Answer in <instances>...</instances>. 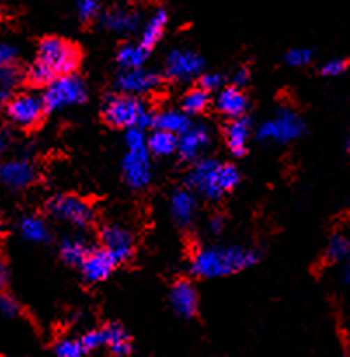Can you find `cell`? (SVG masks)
I'll list each match as a JSON object with an SVG mask.
<instances>
[{"mask_svg": "<svg viewBox=\"0 0 350 357\" xmlns=\"http://www.w3.org/2000/svg\"><path fill=\"white\" fill-rule=\"evenodd\" d=\"M160 79L153 70H124L121 75L117 77V87L121 94H128V96H142V94L152 93L157 86H159Z\"/></svg>", "mask_w": 350, "mask_h": 357, "instance_id": "7c38bea8", "label": "cell"}, {"mask_svg": "<svg viewBox=\"0 0 350 357\" xmlns=\"http://www.w3.org/2000/svg\"><path fill=\"white\" fill-rule=\"evenodd\" d=\"M56 357H84L87 354L80 338H63L54 345Z\"/></svg>", "mask_w": 350, "mask_h": 357, "instance_id": "f546056e", "label": "cell"}, {"mask_svg": "<svg viewBox=\"0 0 350 357\" xmlns=\"http://www.w3.org/2000/svg\"><path fill=\"white\" fill-rule=\"evenodd\" d=\"M314 52L307 47H295L291 51H288L286 54V61L291 66H305L312 61Z\"/></svg>", "mask_w": 350, "mask_h": 357, "instance_id": "1f68e13d", "label": "cell"}, {"mask_svg": "<svg viewBox=\"0 0 350 357\" xmlns=\"http://www.w3.org/2000/svg\"><path fill=\"white\" fill-rule=\"evenodd\" d=\"M344 281L350 286V261H349L347 267H345V271H344Z\"/></svg>", "mask_w": 350, "mask_h": 357, "instance_id": "f6af8a7d", "label": "cell"}, {"mask_svg": "<svg viewBox=\"0 0 350 357\" xmlns=\"http://www.w3.org/2000/svg\"><path fill=\"white\" fill-rule=\"evenodd\" d=\"M103 117L114 128L125 129H145L153 121L145 101L135 96H128V94L108 96L103 105Z\"/></svg>", "mask_w": 350, "mask_h": 357, "instance_id": "3957f363", "label": "cell"}, {"mask_svg": "<svg viewBox=\"0 0 350 357\" xmlns=\"http://www.w3.org/2000/svg\"><path fill=\"white\" fill-rule=\"evenodd\" d=\"M232 80H234V84H236L237 89H241V87L246 86L248 80H250V72H248L246 68H239L236 73H234Z\"/></svg>", "mask_w": 350, "mask_h": 357, "instance_id": "ab89813d", "label": "cell"}, {"mask_svg": "<svg viewBox=\"0 0 350 357\" xmlns=\"http://www.w3.org/2000/svg\"><path fill=\"white\" fill-rule=\"evenodd\" d=\"M6 143H7V135H6V131L2 129V126H0V150L6 146Z\"/></svg>", "mask_w": 350, "mask_h": 357, "instance_id": "ee69618b", "label": "cell"}, {"mask_svg": "<svg viewBox=\"0 0 350 357\" xmlns=\"http://www.w3.org/2000/svg\"><path fill=\"white\" fill-rule=\"evenodd\" d=\"M101 248L115 258L117 264H124L135 253V239L129 230L121 225H107L101 230Z\"/></svg>", "mask_w": 350, "mask_h": 357, "instance_id": "8fae6325", "label": "cell"}, {"mask_svg": "<svg viewBox=\"0 0 350 357\" xmlns=\"http://www.w3.org/2000/svg\"><path fill=\"white\" fill-rule=\"evenodd\" d=\"M146 143H149L150 152L159 157H167L178 150V136L166 131H159V129H155L146 138Z\"/></svg>", "mask_w": 350, "mask_h": 357, "instance_id": "4316f807", "label": "cell"}, {"mask_svg": "<svg viewBox=\"0 0 350 357\" xmlns=\"http://www.w3.org/2000/svg\"><path fill=\"white\" fill-rule=\"evenodd\" d=\"M89 253V244L82 237H68L59 244V255H61L63 261H66L68 265H82Z\"/></svg>", "mask_w": 350, "mask_h": 357, "instance_id": "cb8c5ba5", "label": "cell"}, {"mask_svg": "<svg viewBox=\"0 0 350 357\" xmlns=\"http://www.w3.org/2000/svg\"><path fill=\"white\" fill-rule=\"evenodd\" d=\"M166 24H167V10L162 9V7H159V9L150 16V20L146 21L145 26H143L139 44H142L146 51H150V49L159 42V38L162 37Z\"/></svg>", "mask_w": 350, "mask_h": 357, "instance_id": "7402d4cb", "label": "cell"}, {"mask_svg": "<svg viewBox=\"0 0 350 357\" xmlns=\"http://www.w3.org/2000/svg\"><path fill=\"white\" fill-rule=\"evenodd\" d=\"M241 174L236 166L216 159H201L188 173V185L209 201H218L239 185Z\"/></svg>", "mask_w": 350, "mask_h": 357, "instance_id": "7a4b0ae2", "label": "cell"}, {"mask_svg": "<svg viewBox=\"0 0 350 357\" xmlns=\"http://www.w3.org/2000/svg\"><path fill=\"white\" fill-rule=\"evenodd\" d=\"M20 232L30 243H45L49 241L47 223L40 216L28 215L20 222Z\"/></svg>", "mask_w": 350, "mask_h": 357, "instance_id": "484cf974", "label": "cell"}, {"mask_svg": "<svg viewBox=\"0 0 350 357\" xmlns=\"http://www.w3.org/2000/svg\"><path fill=\"white\" fill-rule=\"evenodd\" d=\"M209 131L204 126H192L187 132L178 136V150L183 160L197 159L199 153L208 146Z\"/></svg>", "mask_w": 350, "mask_h": 357, "instance_id": "2e32d148", "label": "cell"}, {"mask_svg": "<svg viewBox=\"0 0 350 357\" xmlns=\"http://www.w3.org/2000/svg\"><path fill=\"white\" fill-rule=\"evenodd\" d=\"M87 89L82 80L77 75L56 77L47 87H44L42 100H44L45 112H58L61 108L72 107L86 101Z\"/></svg>", "mask_w": 350, "mask_h": 357, "instance_id": "5b68a950", "label": "cell"}, {"mask_svg": "<svg viewBox=\"0 0 350 357\" xmlns=\"http://www.w3.org/2000/svg\"><path fill=\"white\" fill-rule=\"evenodd\" d=\"M216 108H218L223 115H227V117L239 119L246 115L248 100L246 96H244L243 91L237 89L236 86H230L218 93V98H216Z\"/></svg>", "mask_w": 350, "mask_h": 357, "instance_id": "ffe728a7", "label": "cell"}, {"mask_svg": "<svg viewBox=\"0 0 350 357\" xmlns=\"http://www.w3.org/2000/svg\"><path fill=\"white\" fill-rule=\"evenodd\" d=\"M117 265L119 264L115 261V258L108 251H105L103 248H98V250H91V253L87 255L80 268H82L86 281L101 282L110 278V274Z\"/></svg>", "mask_w": 350, "mask_h": 357, "instance_id": "5bb4252c", "label": "cell"}, {"mask_svg": "<svg viewBox=\"0 0 350 357\" xmlns=\"http://www.w3.org/2000/svg\"><path fill=\"white\" fill-rule=\"evenodd\" d=\"M152 124L155 126V129H159V131L171 132V135L174 136H181L183 132H187L188 129L192 128L188 115L180 110L160 112V114H157L155 117H153Z\"/></svg>", "mask_w": 350, "mask_h": 357, "instance_id": "44dd1931", "label": "cell"}, {"mask_svg": "<svg viewBox=\"0 0 350 357\" xmlns=\"http://www.w3.org/2000/svg\"><path fill=\"white\" fill-rule=\"evenodd\" d=\"M303 131H305V124H303L302 117L291 108H281L275 114V117L268 119L267 122L260 126L258 138L264 139V142L288 143L300 138Z\"/></svg>", "mask_w": 350, "mask_h": 357, "instance_id": "8992f818", "label": "cell"}, {"mask_svg": "<svg viewBox=\"0 0 350 357\" xmlns=\"http://www.w3.org/2000/svg\"><path fill=\"white\" fill-rule=\"evenodd\" d=\"M9 100H10V94H9V91H7V89H3V87H0V105H3V103H9Z\"/></svg>", "mask_w": 350, "mask_h": 357, "instance_id": "7bdbcfd3", "label": "cell"}, {"mask_svg": "<svg viewBox=\"0 0 350 357\" xmlns=\"http://www.w3.org/2000/svg\"><path fill=\"white\" fill-rule=\"evenodd\" d=\"M199 84H201L199 86L201 89H204L206 93H211V91H218L223 86V77L218 73H204V75H201Z\"/></svg>", "mask_w": 350, "mask_h": 357, "instance_id": "8d00e7d4", "label": "cell"}, {"mask_svg": "<svg viewBox=\"0 0 350 357\" xmlns=\"http://www.w3.org/2000/svg\"><path fill=\"white\" fill-rule=\"evenodd\" d=\"M122 171L128 185L136 190L149 187L152 181V162H150L149 146L142 149H128L122 160Z\"/></svg>", "mask_w": 350, "mask_h": 357, "instance_id": "9c48e42d", "label": "cell"}, {"mask_svg": "<svg viewBox=\"0 0 350 357\" xmlns=\"http://www.w3.org/2000/svg\"><path fill=\"white\" fill-rule=\"evenodd\" d=\"M251 135V121L244 115V117L232 119L227 126L225 138L229 150L236 157H243L246 153L248 142H250Z\"/></svg>", "mask_w": 350, "mask_h": 357, "instance_id": "d6986e66", "label": "cell"}, {"mask_svg": "<svg viewBox=\"0 0 350 357\" xmlns=\"http://www.w3.org/2000/svg\"><path fill=\"white\" fill-rule=\"evenodd\" d=\"M80 340H82V345H84V347H86L87 352L96 351V349L103 347V345H105V331H103V328H100V330L87 331V333L84 335V337L80 338Z\"/></svg>", "mask_w": 350, "mask_h": 357, "instance_id": "836d02e7", "label": "cell"}, {"mask_svg": "<svg viewBox=\"0 0 350 357\" xmlns=\"http://www.w3.org/2000/svg\"><path fill=\"white\" fill-rule=\"evenodd\" d=\"M16 54H17L16 47L0 42V66L10 65V63L14 61V58H16Z\"/></svg>", "mask_w": 350, "mask_h": 357, "instance_id": "f35d334b", "label": "cell"}, {"mask_svg": "<svg viewBox=\"0 0 350 357\" xmlns=\"http://www.w3.org/2000/svg\"><path fill=\"white\" fill-rule=\"evenodd\" d=\"M105 331V345L108 351L117 357H124L131 352V338L128 331L119 324H108L103 328Z\"/></svg>", "mask_w": 350, "mask_h": 357, "instance_id": "603a6c76", "label": "cell"}, {"mask_svg": "<svg viewBox=\"0 0 350 357\" xmlns=\"http://www.w3.org/2000/svg\"><path fill=\"white\" fill-rule=\"evenodd\" d=\"M20 70H17V66H14L13 63H10V65L0 66V86H2L3 89L9 91L10 87H14L20 82Z\"/></svg>", "mask_w": 350, "mask_h": 357, "instance_id": "d6a6232c", "label": "cell"}, {"mask_svg": "<svg viewBox=\"0 0 350 357\" xmlns=\"http://www.w3.org/2000/svg\"><path fill=\"white\" fill-rule=\"evenodd\" d=\"M345 70H347V61L342 58H333V59H330V61L324 63L323 68H321V72H323V75H326V77H338V75H342Z\"/></svg>", "mask_w": 350, "mask_h": 357, "instance_id": "d590c367", "label": "cell"}, {"mask_svg": "<svg viewBox=\"0 0 350 357\" xmlns=\"http://www.w3.org/2000/svg\"><path fill=\"white\" fill-rule=\"evenodd\" d=\"M0 314L6 317L20 316V305L16 300L9 295H0Z\"/></svg>", "mask_w": 350, "mask_h": 357, "instance_id": "74e56055", "label": "cell"}, {"mask_svg": "<svg viewBox=\"0 0 350 357\" xmlns=\"http://www.w3.org/2000/svg\"><path fill=\"white\" fill-rule=\"evenodd\" d=\"M45 114L44 100L35 93H21L10 98L7 103V117L17 128H35Z\"/></svg>", "mask_w": 350, "mask_h": 357, "instance_id": "ba28073f", "label": "cell"}, {"mask_svg": "<svg viewBox=\"0 0 350 357\" xmlns=\"http://www.w3.org/2000/svg\"><path fill=\"white\" fill-rule=\"evenodd\" d=\"M169 206L171 215H173V220L178 225H190L195 216V211H197V201H195V195L190 190L178 188L176 192H173Z\"/></svg>", "mask_w": 350, "mask_h": 357, "instance_id": "ac0fdd59", "label": "cell"}, {"mask_svg": "<svg viewBox=\"0 0 350 357\" xmlns=\"http://www.w3.org/2000/svg\"><path fill=\"white\" fill-rule=\"evenodd\" d=\"M349 152H350V138H349Z\"/></svg>", "mask_w": 350, "mask_h": 357, "instance_id": "bcb514c9", "label": "cell"}, {"mask_svg": "<svg viewBox=\"0 0 350 357\" xmlns=\"http://www.w3.org/2000/svg\"><path fill=\"white\" fill-rule=\"evenodd\" d=\"M35 178V167L26 159H13L0 164V181L13 190L28 187Z\"/></svg>", "mask_w": 350, "mask_h": 357, "instance_id": "4fadbf2b", "label": "cell"}, {"mask_svg": "<svg viewBox=\"0 0 350 357\" xmlns=\"http://www.w3.org/2000/svg\"><path fill=\"white\" fill-rule=\"evenodd\" d=\"M7 279H9V271H7L6 264L0 260V288H3L7 284Z\"/></svg>", "mask_w": 350, "mask_h": 357, "instance_id": "b9f144b4", "label": "cell"}, {"mask_svg": "<svg viewBox=\"0 0 350 357\" xmlns=\"http://www.w3.org/2000/svg\"><path fill=\"white\" fill-rule=\"evenodd\" d=\"M202 68H204V59L197 52L188 51V49L171 51L166 59V75L171 80H178V82L201 75Z\"/></svg>", "mask_w": 350, "mask_h": 357, "instance_id": "30bf717a", "label": "cell"}, {"mask_svg": "<svg viewBox=\"0 0 350 357\" xmlns=\"http://www.w3.org/2000/svg\"><path fill=\"white\" fill-rule=\"evenodd\" d=\"M328 260L331 261H350V241L344 236H333L328 243Z\"/></svg>", "mask_w": 350, "mask_h": 357, "instance_id": "f1b7e54d", "label": "cell"}, {"mask_svg": "<svg viewBox=\"0 0 350 357\" xmlns=\"http://www.w3.org/2000/svg\"><path fill=\"white\" fill-rule=\"evenodd\" d=\"M349 352H350V351H349Z\"/></svg>", "mask_w": 350, "mask_h": 357, "instance_id": "7dc6e473", "label": "cell"}, {"mask_svg": "<svg viewBox=\"0 0 350 357\" xmlns=\"http://www.w3.org/2000/svg\"><path fill=\"white\" fill-rule=\"evenodd\" d=\"M101 6L94 0H84V2L77 3V13H79V17L82 21H91L100 14Z\"/></svg>", "mask_w": 350, "mask_h": 357, "instance_id": "e575fe53", "label": "cell"}, {"mask_svg": "<svg viewBox=\"0 0 350 357\" xmlns=\"http://www.w3.org/2000/svg\"><path fill=\"white\" fill-rule=\"evenodd\" d=\"M209 105V93H206L201 87L190 89L181 100V107H183L185 114H201L208 108Z\"/></svg>", "mask_w": 350, "mask_h": 357, "instance_id": "83f0119b", "label": "cell"}, {"mask_svg": "<svg viewBox=\"0 0 350 357\" xmlns=\"http://www.w3.org/2000/svg\"><path fill=\"white\" fill-rule=\"evenodd\" d=\"M258 255L243 246H208L192 257V274L197 278H227L257 264Z\"/></svg>", "mask_w": 350, "mask_h": 357, "instance_id": "6da1fadb", "label": "cell"}, {"mask_svg": "<svg viewBox=\"0 0 350 357\" xmlns=\"http://www.w3.org/2000/svg\"><path fill=\"white\" fill-rule=\"evenodd\" d=\"M171 305H173L174 312L181 317H192L195 316L199 307L197 291H195L194 284L188 281H178L174 282L169 293Z\"/></svg>", "mask_w": 350, "mask_h": 357, "instance_id": "9a60e30c", "label": "cell"}, {"mask_svg": "<svg viewBox=\"0 0 350 357\" xmlns=\"http://www.w3.org/2000/svg\"><path fill=\"white\" fill-rule=\"evenodd\" d=\"M209 230H211L213 234H220L223 230V218L222 216H213L211 220H209Z\"/></svg>", "mask_w": 350, "mask_h": 357, "instance_id": "60d3db41", "label": "cell"}, {"mask_svg": "<svg viewBox=\"0 0 350 357\" xmlns=\"http://www.w3.org/2000/svg\"><path fill=\"white\" fill-rule=\"evenodd\" d=\"M38 61L56 77L72 75L80 63V52L72 42L61 37H45L38 44Z\"/></svg>", "mask_w": 350, "mask_h": 357, "instance_id": "277c9868", "label": "cell"}, {"mask_svg": "<svg viewBox=\"0 0 350 357\" xmlns=\"http://www.w3.org/2000/svg\"><path fill=\"white\" fill-rule=\"evenodd\" d=\"M101 23L115 33H129L138 28L139 14L128 7H112L101 14Z\"/></svg>", "mask_w": 350, "mask_h": 357, "instance_id": "e0dca14e", "label": "cell"}, {"mask_svg": "<svg viewBox=\"0 0 350 357\" xmlns=\"http://www.w3.org/2000/svg\"><path fill=\"white\" fill-rule=\"evenodd\" d=\"M149 52L142 44H124L117 52V61L125 70L143 68V63L149 58Z\"/></svg>", "mask_w": 350, "mask_h": 357, "instance_id": "d4e9b609", "label": "cell"}, {"mask_svg": "<svg viewBox=\"0 0 350 357\" xmlns=\"http://www.w3.org/2000/svg\"><path fill=\"white\" fill-rule=\"evenodd\" d=\"M47 211L59 222H66L79 229L91 225L94 220V211L89 202L70 194H58L49 199Z\"/></svg>", "mask_w": 350, "mask_h": 357, "instance_id": "52a82bcc", "label": "cell"}, {"mask_svg": "<svg viewBox=\"0 0 350 357\" xmlns=\"http://www.w3.org/2000/svg\"><path fill=\"white\" fill-rule=\"evenodd\" d=\"M26 79L30 80V84H33V86L47 87L49 84L56 79V75L44 65V63H40L37 59V61L31 63V65L28 66Z\"/></svg>", "mask_w": 350, "mask_h": 357, "instance_id": "4dcf8cb0", "label": "cell"}]
</instances>
